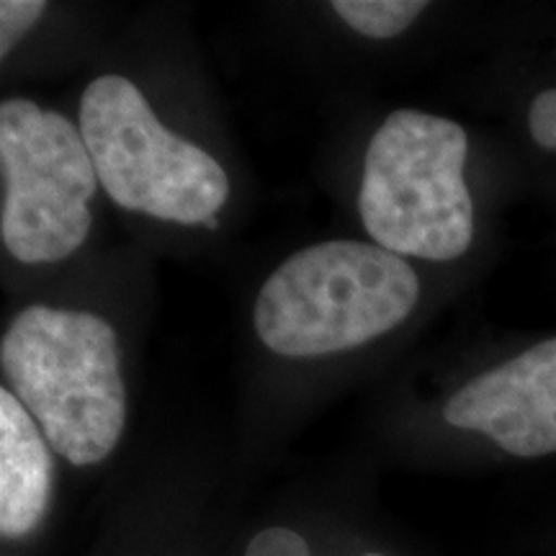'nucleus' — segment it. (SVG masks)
Segmentation results:
<instances>
[{
    "label": "nucleus",
    "instance_id": "f257e3e1",
    "mask_svg": "<svg viewBox=\"0 0 556 556\" xmlns=\"http://www.w3.org/2000/svg\"><path fill=\"white\" fill-rule=\"evenodd\" d=\"M0 364L13 394L70 464L90 467L116 448L127 392L106 319L31 304L5 330Z\"/></svg>",
    "mask_w": 556,
    "mask_h": 556
},
{
    "label": "nucleus",
    "instance_id": "f03ea898",
    "mask_svg": "<svg viewBox=\"0 0 556 556\" xmlns=\"http://www.w3.org/2000/svg\"><path fill=\"white\" fill-rule=\"evenodd\" d=\"M420 299L413 266L358 240H330L281 263L255 299V330L278 356L312 358L371 343Z\"/></svg>",
    "mask_w": 556,
    "mask_h": 556
},
{
    "label": "nucleus",
    "instance_id": "7ed1b4c3",
    "mask_svg": "<svg viewBox=\"0 0 556 556\" xmlns=\"http://www.w3.org/2000/svg\"><path fill=\"white\" fill-rule=\"evenodd\" d=\"M469 139L456 122L400 109L366 150L358 212L379 248L400 258L454 261L475 238L464 165Z\"/></svg>",
    "mask_w": 556,
    "mask_h": 556
},
{
    "label": "nucleus",
    "instance_id": "20e7f679",
    "mask_svg": "<svg viewBox=\"0 0 556 556\" xmlns=\"http://www.w3.org/2000/svg\"><path fill=\"white\" fill-rule=\"evenodd\" d=\"M78 129L109 199L178 225L217 219L229 197L222 165L163 127L124 75H101L80 99Z\"/></svg>",
    "mask_w": 556,
    "mask_h": 556
},
{
    "label": "nucleus",
    "instance_id": "39448f33",
    "mask_svg": "<svg viewBox=\"0 0 556 556\" xmlns=\"http://www.w3.org/2000/svg\"><path fill=\"white\" fill-rule=\"evenodd\" d=\"M3 245L21 263H58L88 238L96 197L93 160L80 129L34 101L0 106Z\"/></svg>",
    "mask_w": 556,
    "mask_h": 556
},
{
    "label": "nucleus",
    "instance_id": "423d86ee",
    "mask_svg": "<svg viewBox=\"0 0 556 556\" xmlns=\"http://www.w3.org/2000/svg\"><path fill=\"white\" fill-rule=\"evenodd\" d=\"M448 426L477 430L507 454H556V338L464 384L443 409Z\"/></svg>",
    "mask_w": 556,
    "mask_h": 556
},
{
    "label": "nucleus",
    "instance_id": "0eeeda50",
    "mask_svg": "<svg viewBox=\"0 0 556 556\" xmlns=\"http://www.w3.org/2000/svg\"><path fill=\"white\" fill-rule=\"evenodd\" d=\"M52 495V458L37 420L9 387L0 389V533L29 536Z\"/></svg>",
    "mask_w": 556,
    "mask_h": 556
},
{
    "label": "nucleus",
    "instance_id": "6e6552de",
    "mask_svg": "<svg viewBox=\"0 0 556 556\" xmlns=\"http://www.w3.org/2000/svg\"><path fill=\"white\" fill-rule=\"evenodd\" d=\"M332 9L351 29L371 39H392L426 11L420 0H336Z\"/></svg>",
    "mask_w": 556,
    "mask_h": 556
},
{
    "label": "nucleus",
    "instance_id": "1a4fd4ad",
    "mask_svg": "<svg viewBox=\"0 0 556 556\" xmlns=\"http://www.w3.org/2000/svg\"><path fill=\"white\" fill-rule=\"evenodd\" d=\"M47 5L41 0H3L0 3V58H9L16 41L37 24Z\"/></svg>",
    "mask_w": 556,
    "mask_h": 556
},
{
    "label": "nucleus",
    "instance_id": "9d476101",
    "mask_svg": "<svg viewBox=\"0 0 556 556\" xmlns=\"http://www.w3.org/2000/svg\"><path fill=\"white\" fill-rule=\"evenodd\" d=\"M245 556H309V546L291 528H266L250 541Z\"/></svg>",
    "mask_w": 556,
    "mask_h": 556
},
{
    "label": "nucleus",
    "instance_id": "9b49d317",
    "mask_svg": "<svg viewBox=\"0 0 556 556\" xmlns=\"http://www.w3.org/2000/svg\"><path fill=\"white\" fill-rule=\"evenodd\" d=\"M528 129L539 148L556 150V90H544L528 109Z\"/></svg>",
    "mask_w": 556,
    "mask_h": 556
},
{
    "label": "nucleus",
    "instance_id": "f8f14e48",
    "mask_svg": "<svg viewBox=\"0 0 556 556\" xmlns=\"http://www.w3.org/2000/svg\"><path fill=\"white\" fill-rule=\"evenodd\" d=\"M364 556H381V554H364Z\"/></svg>",
    "mask_w": 556,
    "mask_h": 556
}]
</instances>
